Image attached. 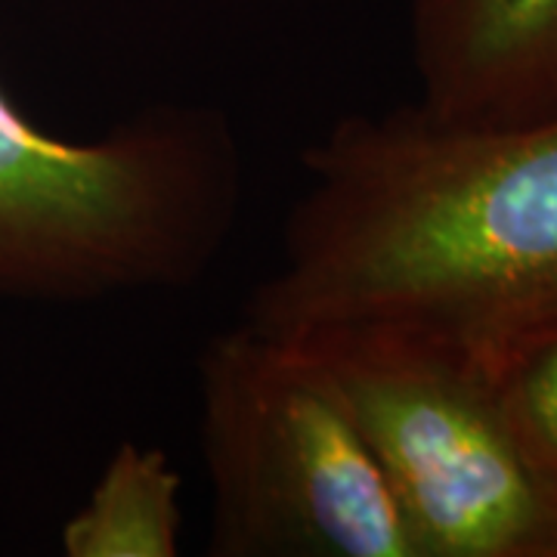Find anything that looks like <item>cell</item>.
Returning <instances> with one entry per match:
<instances>
[{"label": "cell", "instance_id": "cell-3", "mask_svg": "<svg viewBox=\"0 0 557 557\" xmlns=\"http://www.w3.org/2000/svg\"><path fill=\"white\" fill-rule=\"evenodd\" d=\"M218 557H418L397 498L332 381L242 319L199 359Z\"/></svg>", "mask_w": 557, "mask_h": 557}, {"label": "cell", "instance_id": "cell-1", "mask_svg": "<svg viewBox=\"0 0 557 557\" xmlns=\"http://www.w3.org/2000/svg\"><path fill=\"white\" fill-rule=\"evenodd\" d=\"M300 161L307 186L248 325L278 338L406 325L483 354L557 317V112H357Z\"/></svg>", "mask_w": 557, "mask_h": 557}, {"label": "cell", "instance_id": "cell-7", "mask_svg": "<svg viewBox=\"0 0 557 557\" xmlns=\"http://www.w3.org/2000/svg\"><path fill=\"white\" fill-rule=\"evenodd\" d=\"M478 357L518 446L557 502V317Z\"/></svg>", "mask_w": 557, "mask_h": 557}, {"label": "cell", "instance_id": "cell-2", "mask_svg": "<svg viewBox=\"0 0 557 557\" xmlns=\"http://www.w3.org/2000/svg\"><path fill=\"white\" fill-rule=\"evenodd\" d=\"M239 205V139L211 106H149L72 143L0 94V298L78 304L193 285Z\"/></svg>", "mask_w": 557, "mask_h": 557}, {"label": "cell", "instance_id": "cell-5", "mask_svg": "<svg viewBox=\"0 0 557 557\" xmlns=\"http://www.w3.org/2000/svg\"><path fill=\"white\" fill-rule=\"evenodd\" d=\"M418 106L511 124L557 112V0H412Z\"/></svg>", "mask_w": 557, "mask_h": 557}, {"label": "cell", "instance_id": "cell-6", "mask_svg": "<svg viewBox=\"0 0 557 557\" xmlns=\"http://www.w3.org/2000/svg\"><path fill=\"white\" fill-rule=\"evenodd\" d=\"M183 480L159 446L121 443L87 502L62 527L69 557H174Z\"/></svg>", "mask_w": 557, "mask_h": 557}, {"label": "cell", "instance_id": "cell-4", "mask_svg": "<svg viewBox=\"0 0 557 557\" xmlns=\"http://www.w3.org/2000/svg\"><path fill=\"white\" fill-rule=\"evenodd\" d=\"M288 341L357 421L418 557H557V502L471 347L406 325H335Z\"/></svg>", "mask_w": 557, "mask_h": 557}]
</instances>
